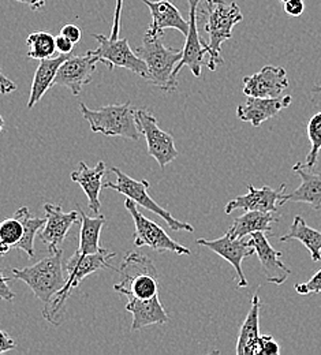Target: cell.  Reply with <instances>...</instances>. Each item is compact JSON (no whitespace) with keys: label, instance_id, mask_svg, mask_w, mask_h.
I'll list each match as a JSON object with an SVG mask.
<instances>
[{"label":"cell","instance_id":"11","mask_svg":"<svg viewBox=\"0 0 321 355\" xmlns=\"http://www.w3.org/2000/svg\"><path fill=\"white\" fill-rule=\"evenodd\" d=\"M197 245L205 246L218 256H220L223 260L229 261L231 266H234L236 276H238V287L239 288H246L249 286L243 269H242V263L245 259L252 257L254 254L253 246L246 242L243 238H232L229 235V231L218 238V239H197Z\"/></svg>","mask_w":321,"mask_h":355},{"label":"cell","instance_id":"35","mask_svg":"<svg viewBox=\"0 0 321 355\" xmlns=\"http://www.w3.org/2000/svg\"><path fill=\"white\" fill-rule=\"evenodd\" d=\"M60 35L64 36L66 39H69L71 43L74 44H78L80 40H81V29L77 26V25H73V24H69V25H64L62 29H60Z\"/></svg>","mask_w":321,"mask_h":355},{"label":"cell","instance_id":"33","mask_svg":"<svg viewBox=\"0 0 321 355\" xmlns=\"http://www.w3.org/2000/svg\"><path fill=\"white\" fill-rule=\"evenodd\" d=\"M294 290L300 295H311V294H321V269L316 272L308 282L294 284Z\"/></svg>","mask_w":321,"mask_h":355},{"label":"cell","instance_id":"38","mask_svg":"<svg viewBox=\"0 0 321 355\" xmlns=\"http://www.w3.org/2000/svg\"><path fill=\"white\" fill-rule=\"evenodd\" d=\"M55 44H56V51H59L60 53H64V55H69L73 52V48H74V43H71L69 39H66L64 36L59 35L55 37Z\"/></svg>","mask_w":321,"mask_h":355},{"label":"cell","instance_id":"25","mask_svg":"<svg viewBox=\"0 0 321 355\" xmlns=\"http://www.w3.org/2000/svg\"><path fill=\"white\" fill-rule=\"evenodd\" d=\"M279 220L272 212H261V211H248L242 216L235 218L229 228V235L232 238H243L245 235H250L253 232H272V223Z\"/></svg>","mask_w":321,"mask_h":355},{"label":"cell","instance_id":"8","mask_svg":"<svg viewBox=\"0 0 321 355\" xmlns=\"http://www.w3.org/2000/svg\"><path fill=\"white\" fill-rule=\"evenodd\" d=\"M125 207L129 211V214L133 218V222L136 225V231H135V236H133V243L137 248L142 246H148L155 252H173L178 256H190L191 252L178 242H175L173 238H170V235L164 231V228H162L157 223L149 220L148 218H145L142 214H139L138 211L137 204L130 200L126 198L125 201Z\"/></svg>","mask_w":321,"mask_h":355},{"label":"cell","instance_id":"7","mask_svg":"<svg viewBox=\"0 0 321 355\" xmlns=\"http://www.w3.org/2000/svg\"><path fill=\"white\" fill-rule=\"evenodd\" d=\"M111 171L116 175V182H107L104 184V189H112L123 196H126L128 198L133 200L137 205H141L142 208H145L146 211L160 216L164 222L167 223V225L173 230V231H187V232H194V227L189 223L180 222L177 220L168 211H166L164 208H162L155 200H152L149 197V187L150 183L146 179L142 180H136L133 178L126 175L123 171H121L116 167H112Z\"/></svg>","mask_w":321,"mask_h":355},{"label":"cell","instance_id":"44","mask_svg":"<svg viewBox=\"0 0 321 355\" xmlns=\"http://www.w3.org/2000/svg\"><path fill=\"white\" fill-rule=\"evenodd\" d=\"M280 1H283V3H286V1H288V0H280Z\"/></svg>","mask_w":321,"mask_h":355},{"label":"cell","instance_id":"4","mask_svg":"<svg viewBox=\"0 0 321 355\" xmlns=\"http://www.w3.org/2000/svg\"><path fill=\"white\" fill-rule=\"evenodd\" d=\"M136 53L146 64L145 80L164 92H174L178 88L174 70L182 58V51L163 44L162 36L145 35L144 43L136 48Z\"/></svg>","mask_w":321,"mask_h":355},{"label":"cell","instance_id":"29","mask_svg":"<svg viewBox=\"0 0 321 355\" xmlns=\"http://www.w3.org/2000/svg\"><path fill=\"white\" fill-rule=\"evenodd\" d=\"M26 44L29 46L28 58L43 60L55 56L56 44H55V36H52L48 32H35L29 35Z\"/></svg>","mask_w":321,"mask_h":355},{"label":"cell","instance_id":"21","mask_svg":"<svg viewBox=\"0 0 321 355\" xmlns=\"http://www.w3.org/2000/svg\"><path fill=\"white\" fill-rule=\"evenodd\" d=\"M126 311L133 314L132 331L137 332L149 325H163L170 321L167 311H164L159 295L150 300H137L128 297Z\"/></svg>","mask_w":321,"mask_h":355},{"label":"cell","instance_id":"36","mask_svg":"<svg viewBox=\"0 0 321 355\" xmlns=\"http://www.w3.org/2000/svg\"><path fill=\"white\" fill-rule=\"evenodd\" d=\"M305 10L304 0H288L284 3V12L288 17H300Z\"/></svg>","mask_w":321,"mask_h":355},{"label":"cell","instance_id":"18","mask_svg":"<svg viewBox=\"0 0 321 355\" xmlns=\"http://www.w3.org/2000/svg\"><path fill=\"white\" fill-rule=\"evenodd\" d=\"M249 243L254 249V254L259 257L264 276L268 283L280 286L283 284L287 277L291 275V269L283 264L280 260L281 253L276 252L275 249L271 246L266 232H253L250 234V241Z\"/></svg>","mask_w":321,"mask_h":355},{"label":"cell","instance_id":"37","mask_svg":"<svg viewBox=\"0 0 321 355\" xmlns=\"http://www.w3.org/2000/svg\"><path fill=\"white\" fill-rule=\"evenodd\" d=\"M8 277H6L0 269V300L6 302H12L15 298V294L11 291L8 286Z\"/></svg>","mask_w":321,"mask_h":355},{"label":"cell","instance_id":"10","mask_svg":"<svg viewBox=\"0 0 321 355\" xmlns=\"http://www.w3.org/2000/svg\"><path fill=\"white\" fill-rule=\"evenodd\" d=\"M136 116L138 129L146 139L148 153L157 162L160 168L164 170L180 156L173 135L163 132L159 128L156 116L146 108L137 110Z\"/></svg>","mask_w":321,"mask_h":355},{"label":"cell","instance_id":"40","mask_svg":"<svg viewBox=\"0 0 321 355\" xmlns=\"http://www.w3.org/2000/svg\"><path fill=\"white\" fill-rule=\"evenodd\" d=\"M17 90V85L15 83H12L10 78H7L4 74H3V70L0 67V93L1 94H8V93H12Z\"/></svg>","mask_w":321,"mask_h":355},{"label":"cell","instance_id":"15","mask_svg":"<svg viewBox=\"0 0 321 355\" xmlns=\"http://www.w3.org/2000/svg\"><path fill=\"white\" fill-rule=\"evenodd\" d=\"M46 222L40 230V241L46 243L49 252L60 249L69 230L74 223L80 222V212H64L60 205L44 204Z\"/></svg>","mask_w":321,"mask_h":355},{"label":"cell","instance_id":"28","mask_svg":"<svg viewBox=\"0 0 321 355\" xmlns=\"http://www.w3.org/2000/svg\"><path fill=\"white\" fill-rule=\"evenodd\" d=\"M22 223H24V236L17 243L15 249H19L28 254L29 259H33L36 256L35 252V238L40 232V230L44 227L46 219L43 218H32L31 212L26 207H22L18 209Z\"/></svg>","mask_w":321,"mask_h":355},{"label":"cell","instance_id":"42","mask_svg":"<svg viewBox=\"0 0 321 355\" xmlns=\"http://www.w3.org/2000/svg\"><path fill=\"white\" fill-rule=\"evenodd\" d=\"M311 92H312V93H321V83H318V84L312 88Z\"/></svg>","mask_w":321,"mask_h":355},{"label":"cell","instance_id":"5","mask_svg":"<svg viewBox=\"0 0 321 355\" xmlns=\"http://www.w3.org/2000/svg\"><path fill=\"white\" fill-rule=\"evenodd\" d=\"M118 272L121 280L114 286L115 293L137 300H150L159 295V273L148 256L129 252Z\"/></svg>","mask_w":321,"mask_h":355},{"label":"cell","instance_id":"24","mask_svg":"<svg viewBox=\"0 0 321 355\" xmlns=\"http://www.w3.org/2000/svg\"><path fill=\"white\" fill-rule=\"evenodd\" d=\"M260 338V297L256 294L252 298V306L239 329L236 349L238 355H254L256 343Z\"/></svg>","mask_w":321,"mask_h":355},{"label":"cell","instance_id":"20","mask_svg":"<svg viewBox=\"0 0 321 355\" xmlns=\"http://www.w3.org/2000/svg\"><path fill=\"white\" fill-rule=\"evenodd\" d=\"M150 11L152 24L145 35L148 36H162L166 29L180 31L184 37L189 32V21H186L180 10L170 0H142Z\"/></svg>","mask_w":321,"mask_h":355},{"label":"cell","instance_id":"26","mask_svg":"<svg viewBox=\"0 0 321 355\" xmlns=\"http://www.w3.org/2000/svg\"><path fill=\"white\" fill-rule=\"evenodd\" d=\"M300 241L311 253L312 261L318 263L321 260V232L309 227L304 218L295 216L291 223V227L288 232L283 236H280V242L287 241Z\"/></svg>","mask_w":321,"mask_h":355},{"label":"cell","instance_id":"22","mask_svg":"<svg viewBox=\"0 0 321 355\" xmlns=\"http://www.w3.org/2000/svg\"><path fill=\"white\" fill-rule=\"evenodd\" d=\"M107 166L104 162H98L94 167H88L84 162H80L78 170L71 173V180L80 184L89 201V209L93 214L98 215L101 202H100V191H101V180L105 175Z\"/></svg>","mask_w":321,"mask_h":355},{"label":"cell","instance_id":"30","mask_svg":"<svg viewBox=\"0 0 321 355\" xmlns=\"http://www.w3.org/2000/svg\"><path fill=\"white\" fill-rule=\"evenodd\" d=\"M24 236V223L19 212L17 211L14 218L6 219L4 222L0 223V242L4 248L15 249L17 243Z\"/></svg>","mask_w":321,"mask_h":355},{"label":"cell","instance_id":"13","mask_svg":"<svg viewBox=\"0 0 321 355\" xmlns=\"http://www.w3.org/2000/svg\"><path fill=\"white\" fill-rule=\"evenodd\" d=\"M97 63V58L89 52L80 56L71 55L60 64L53 80V87H64L74 96H78L83 88L92 81Z\"/></svg>","mask_w":321,"mask_h":355},{"label":"cell","instance_id":"27","mask_svg":"<svg viewBox=\"0 0 321 355\" xmlns=\"http://www.w3.org/2000/svg\"><path fill=\"white\" fill-rule=\"evenodd\" d=\"M78 212L81 215V231L77 252L81 254H94L103 249L100 246V234L103 225L105 224V218L103 215L89 218L80 207Z\"/></svg>","mask_w":321,"mask_h":355},{"label":"cell","instance_id":"41","mask_svg":"<svg viewBox=\"0 0 321 355\" xmlns=\"http://www.w3.org/2000/svg\"><path fill=\"white\" fill-rule=\"evenodd\" d=\"M19 3H24L26 6H29L31 10L33 11H39L46 6V0H17Z\"/></svg>","mask_w":321,"mask_h":355},{"label":"cell","instance_id":"17","mask_svg":"<svg viewBox=\"0 0 321 355\" xmlns=\"http://www.w3.org/2000/svg\"><path fill=\"white\" fill-rule=\"evenodd\" d=\"M293 171L301 178V184L290 193H284L279 201V205L286 202H304L311 205L315 211L321 209V173L315 171L313 167L305 163H297Z\"/></svg>","mask_w":321,"mask_h":355},{"label":"cell","instance_id":"34","mask_svg":"<svg viewBox=\"0 0 321 355\" xmlns=\"http://www.w3.org/2000/svg\"><path fill=\"white\" fill-rule=\"evenodd\" d=\"M122 7H123V0H116V3H115V12H114V22H112V31H111V35H110V37L114 39V40L119 39Z\"/></svg>","mask_w":321,"mask_h":355},{"label":"cell","instance_id":"43","mask_svg":"<svg viewBox=\"0 0 321 355\" xmlns=\"http://www.w3.org/2000/svg\"><path fill=\"white\" fill-rule=\"evenodd\" d=\"M3 128H4V119H3V116L0 115V133L3 132Z\"/></svg>","mask_w":321,"mask_h":355},{"label":"cell","instance_id":"9","mask_svg":"<svg viewBox=\"0 0 321 355\" xmlns=\"http://www.w3.org/2000/svg\"><path fill=\"white\" fill-rule=\"evenodd\" d=\"M93 37L97 40L98 48L88 52L94 58H97L98 62L107 64L110 70H114L115 67H122L128 69L129 71L137 74L142 78L146 77V64L138 56L136 51L132 49L128 39L114 40L104 35H93Z\"/></svg>","mask_w":321,"mask_h":355},{"label":"cell","instance_id":"3","mask_svg":"<svg viewBox=\"0 0 321 355\" xmlns=\"http://www.w3.org/2000/svg\"><path fill=\"white\" fill-rule=\"evenodd\" d=\"M205 3V10L200 11L207 15V24L204 26L209 36V60L207 67L212 71L216 70L218 64L225 60L220 55L222 45L232 37V28L243 19V15L235 1L227 0H202Z\"/></svg>","mask_w":321,"mask_h":355},{"label":"cell","instance_id":"16","mask_svg":"<svg viewBox=\"0 0 321 355\" xmlns=\"http://www.w3.org/2000/svg\"><path fill=\"white\" fill-rule=\"evenodd\" d=\"M286 184H281L279 189H272L270 186H264L261 189H256L253 184H248V193L245 196H239L232 198L227 202L225 212L231 215L236 209L248 211H261V212H277L279 201L284 194Z\"/></svg>","mask_w":321,"mask_h":355},{"label":"cell","instance_id":"6","mask_svg":"<svg viewBox=\"0 0 321 355\" xmlns=\"http://www.w3.org/2000/svg\"><path fill=\"white\" fill-rule=\"evenodd\" d=\"M84 119L89 123L93 133L105 137H122L138 141L141 132L138 129L137 116L132 101L125 104H110L98 110H91L87 104H80Z\"/></svg>","mask_w":321,"mask_h":355},{"label":"cell","instance_id":"1","mask_svg":"<svg viewBox=\"0 0 321 355\" xmlns=\"http://www.w3.org/2000/svg\"><path fill=\"white\" fill-rule=\"evenodd\" d=\"M14 279L26 283L36 298L43 304L46 313L55 295L64 287L67 276L63 268V249L51 252V256L40 260L35 266L26 268H12Z\"/></svg>","mask_w":321,"mask_h":355},{"label":"cell","instance_id":"2","mask_svg":"<svg viewBox=\"0 0 321 355\" xmlns=\"http://www.w3.org/2000/svg\"><path fill=\"white\" fill-rule=\"evenodd\" d=\"M115 256V253H110L105 249H101L94 254H81L76 250V253L66 263L64 269L67 273V280L64 287L55 295L48 311L43 313V317L46 321L53 325H60L63 318L62 309L66 305L69 297L71 295V291L77 288L85 277H88L94 272L100 269H115L108 263V260L114 259Z\"/></svg>","mask_w":321,"mask_h":355},{"label":"cell","instance_id":"12","mask_svg":"<svg viewBox=\"0 0 321 355\" xmlns=\"http://www.w3.org/2000/svg\"><path fill=\"white\" fill-rule=\"evenodd\" d=\"M200 1L201 0H187L190 6L189 7V32L186 35L182 58L174 70L175 77H178L180 71L184 67H189L194 77H200L202 64H207L204 60V56L209 53V48L208 44H205L201 40L198 35V28H197V15H198Z\"/></svg>","mask_w":321,"mask_h":355},{"label":"cell","instance_id":"39","mask_svg":"<svg viewBox=\"0 0 321 355\" xmlns=\"http://www.w3.org/2000/svg\"><path fill=\"white\" fill-rule=\"evenodd\" d=\"M17 347L15 342L12 338L8 336L7 332L4 331H0V354H4L7 352H11Z\"/></svg>","mask_w":321,"mask_h":355},{"label":"cell","instance_id":"31","mask_svg":"<svg viewBox=\"0 0 321 355\" xmlns=\"http://www.w3.org/2000/svg\"><path fill=\"white\" fill-rule=\"evenodd\" d=\"M308 138L311 142L309 153L306 155L305 164L309 167H315L319 160V153L321 150V112L313 115L308 122Z\"/></svg>","mask_w":321,"mask_h":355},{"label":"cell","instance_id":"14","mask_svg":"<svg viewBox=\"0 0 321 355\" xmlns=\"http://www.w3.org/2000/svg\"><path fill=\"white\" fill-rule=\"evenodd\" d=\"M287 88V71L277 66H266L253 76L243 78V94L248 97H280Z\"/></svg>","mask_w":321,"mask_h":355},{"label":"cell","instance_id":"23","mask_svg":"<svg viewBox=\"0 0 321 355\" xmlns=\"http://www.w3.org/2000/svg\"><path fill=\"white\" fill-rule=\"evenodd\" d=\"M70 56H71V53H69V55L60 53L58 56L40 60L37 70L35 73L33 84L31 89V96H29V100L26 104L28 110H32L42 100V97L46 94V92L53 87V80L56 77V73H58L60 64L64 60H67Z\"/></svg>","mask_w":321,"mask_h":355},{"label":"cell","instance_id":"32","mask_svg":"<svg viewBox=\"0 0 321 355\" xmlns=\"http://www.w3.org/2000/svg\"><path fill=\"white\" fill-rule=\"evenodd\" d=\"M280 354V347L272 335H260L257 343H256V350L254 355H279Z\"/></svg>","mask_w":321,"mask_h":355},{"label":"cell","instance_id":"19","mask_svg":"<svg viewBox=\"0 0 321 355\" xmlns=\"http://www.w3.org/2000/svg\"><path fill=\"white\" fill-rule=\"evenodd\" d=\"M293 101V97H248L245 104L236 107V116L242 122H249L254 128H260L266 121L275 118L276 115L287 108Z\"/></svg>","mask_w":321,"mask_h":355}]
</instances>
